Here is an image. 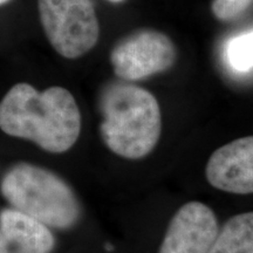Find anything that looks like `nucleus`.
<instances>
[{
    "mask_svg": "<svg viewBox=\"0 0 253 253\" xmlns=\"http://www.w3.org/2000/svg\"><path fill=\"white\" fill-rule=\"evenodd\" d=\"M81 123L77 100L63 87L37 90L20 82L0 101L1 131L33 142L50 154H63L73 148L80 136Z\"/></svg>",
    "mask_w": 253,
    "mask_h": 253,
    "instance_id": "nucleus-1",
    "label": "nucleus"
},
{
    "mask_svg": "<svg viewBox=\"0 0 253 253\" xmlns=\"http://www.w3.org/2000/svg\"><path fill=\"white\" fill-rule=\"evenodd\" d=\"M100 134L120 157L140 160L155 149L162 132V115L149 90L128 81H113L101 91Z\"/></svg>",
    "mask_w": 253,
    "mask_h": 253,
    "instance_id": "nucleus-2",
    "label": "nucleus"
},
{
    "mask_svg": "<svg viewBox=\"0 0 253 253\" xmlns=\"http://www.w3.org/2000/svg\"><path fill=\"white\" fill-rule=\"evenodd\" d=\"M0 194L9 208L49 229L71 230L81 219V204L72 186L37 164L19 162L8 168L0 181Z\"/></svg>",
    "mask_w": 253,
    "mask_h": 253,
    "instance_id": "nucleus-3",
    "label": "nucleus"
},
{
    "mask_svg": "<svg viewBox=\"0 0 253 253\" xmlns=\"http://www.w3.org/2000/svg\"><path fill=\"white\" fill-rule=\"evenodd\" d=\"M40 23L50 46L66 59H79L96 46L100 24L91 0H38Z\"/></svg>",
    "mask_w": 253,
    "mask_h": 253,
    "instance_id": "nucleus-4",
    "label": "nucleus"
},
{
    "mask_svg": "<svg viewBox=\"0 0 253 253\" xmlns=\"http://www.w3.org/2000/svg\"><path fill=\"white\" fill-rule=\"evenodd\" d=\"M177 50L169 37L156 30H140L122 38L110 52L113 71L120 80L137 81L168 71Z\"/></svg>",
    "mask_w": 253,
    "mask_h": 253,
    "instance_id": "nucleus-5",
    "label": "nucleus"
},
{
    "mask_svg": "<svg viewBox=\"0 0 253 253\" xmlns=\"http://www.w3.org/2000/svg\"><path fill=\"white\" fill-rule=\"evenodd\" d=\"M218 231L212 209L201 202H189L173 214L158 253H209Z\"/></svg>",
    "mask_w": 253,
    "mask_h": 253,
    "instance_id": "nucleus-6",
    "label": "nucleus"
},
{
    "mask_svg": "<svg viewBox=\"0 0 253 253\" xmlns=\"http://www.w3.org/2000/svg\"><path fill=\"white\" fill-rule=\"evenodd\" d=\"M205 176L221 191L253 194V136L237 138L214 150L207 163Z\"/></svg>",
    "mask_w": 253,
    "mask_h": 253,
    "instance_id": "nucleus-7",
    "label": "nucleus"
},
{
    "mask_svg": "<svg viewBox=\"0 0 253 253\" xmlns=\"http://www.w3.org/2000/svg\"><path fill=\"white\" fill-rule=\"evenodd\" d=\"M54 248L49 227L15 209L0 211V253H52Z\"/></svg>",
    "mask_w": 253,
    "mask_h": 253,
    "instance_id": "nucleus-8",
    "label": "nucleus"
},
{
    "mask_svg": "<svg viewBox=\"0 0 253 253\" xmlns=\"http://www.w3.org/2000/svg\"><path fill=\"white\" fill-rule=\"evenodd\" d=\"M209 253H253V211L236 214L219 227Z\"/></svg>",
    "mask_w": 253,
    "mask_h": 253,
    "instance_id": "nucleus-9",
    "label": "nucleus"
},
{
    "mask_svg": "<svg viewBox=\"0 0 253 253\" xmlns=\"http://www.w3.org/2000/svg\"><path fill=\"white\" fill-rule=\"evenodd\" d=\"M230 67L245 73L253 68V30L231 39L225 49Z\"/></svg>",
    "mask_w": 253,
    "mask_h": 253,
    "instance_id": "nucleus-10",
    "label": "nucleus"
},
{
    "mask_svg": "<svg viewBox=\"0 0 253 253\" xmlns=\"http://www.w3.org/2000/svg\"><path fill=\"white\" fill-rule=\"evenodd\" d=\"M252 4L253 0H212L211 12L217 20L229 23L242 17Z\"/></svg>",
    "mask_w": 253,
    "mask_h": 253,
    "instance_id": "nucleus-11",
    "label": "nucleus"
},
{
    "mask_svg": "<svg viewBox=\"0 0 253 253\" xmlns=\"http://www.w3.org/2000/svg\"><path fill=\"white\" fill-rule=\"evenodd\" d=\"M107 1L114 2V4H120V2H123V1H126V0H107Z\"/></svg>",
    "mask_w": 253,
    "mask_h": 253,
    "instance_id": "nucleus-12",
    "label": "nucleus"
},
{
    "mask_svg": "<svg viewBox=\"0 0 253 253\" xmlns=\"http://www.w3.org/2000/svg\"><path fill=\"white\" fill-rule=\"evenodd\" d=\"M9 1H12V0H0V6L6 5V4H7V2H9Z\"/></svg>",
    "mask_w": 253,
    "mask_h": 253,
    "instance_id": "nucleus-13",
    "label": "nucleus"
}]
</instances>
